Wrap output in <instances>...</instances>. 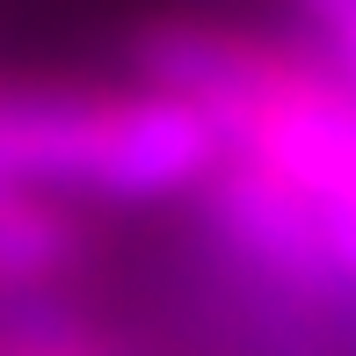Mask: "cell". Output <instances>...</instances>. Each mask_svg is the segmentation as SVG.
<instances>
[{"instance_id":"cell-1","label":"cell","mask_w":356,"mask_h":356,"mask_svg":"<svg viewBox=\"0 0 356 356\" xmlns=\"http://www.w3.org/2000/svg\"><path fill=\"white\" fill-rule=\"evenodd\" d=\"M225 138L197 109L131 88H0V182L58 204H175L211 189Z\"/></svg>"},{"instance_id":"cell-2","label":"cell","mask_w":356,"mask_h":356,"mask_svg":"<svg viewBox=\"0 0 356 356\" xmlns=\"http://www.w3.org/2000/svg\"><path fill=\"white\" fill-rule=\"evenodd\" d=\"M291 66H298V44L254 37V29H225V22H197V15H160V22L131 29L138 88L197 109L225 138V153L262 117V102L291 80Z\"/></svg>"},{"instance_id":"cell-3","label":"cell","mask_w":356,"mask_h":356,"mask_svg":"<svg viewBox=\"0 0 356 356\" xmlns=\"http://www.w3.org/2000/svg\"><path fill=\"white\" fill-rule=\"evenodd\" d=\"M225 160H254L277 182H291L313 211H356V88H342L298 44V66L262 117L233 138Z\"/></svg>"},{"instance_id":"cell-4","label":"cell","mask_w":356,"mask_h":356,"mask_svg":"<svg viewBox=\"0 0 356 356\" xmlns=\"http://www.w3.org/2000/svg\"><path fill=\"white\" fill-rule=\"evenodd\" d=\"M88 262V225L73 204L0 182V298H51Z\"/></svg>"},{"instance_id":"cell-5","label":"cell","mask_w":356,"mask_h":356,"mask_svg":"<svg viewBox=\"0 0 356 356\" xmlns=\"http://www.w3.org/2000/svg\"><path fill=\"white\" fill-rule=\"evenodd\" d=\"M291 15H298V29H305V51L320 58L342 88H356V0H284Z\"/></svg>"},{"instance_id":"cell-6","label":"cell","mask_w":356,"mask_h":356,"mask_svg":"<svg viewBox=\"0 0 356 356\" xmlns=\"http://www.w3.org/2000/svg\"><path fill=\"white\" fill-rule=\"evenodd\" d=\"M320 225H327V262H334V277L356 291V211H320Z\"/></svg>"}]
</instances>
